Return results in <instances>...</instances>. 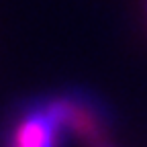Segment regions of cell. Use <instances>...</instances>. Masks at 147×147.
Here are the masks:
<instances>
[{
	"label": "cell",
	"instance_id": "1",
	"mask_svg": "<svg viewBox=\"0 0 147 147\" xmlns=\"http://www.w3.org/2000/svg\"><path fill=\"white\" fill-rule=\"evenodd\" d=\"M59 131L61 125L47 113V108H41L18 121L10 147H59Z\"/></svg>",
	"mask_w": 147,
	"mask_h": 147
}]
</instances>
